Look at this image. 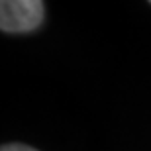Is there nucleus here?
<instances>
[{"mask_svg":"<svg viewBox=\"0 0 151 151\" xmlns=\"http://www.w3.org/2000/svg\"><path fill=\"white\" fill-rule=\"evenodd\" d=\"M2 151H35L28 145H20V143H12V145H4Z\"/></svg>","mask_w":151,"mask_h":151,"instance_id":"obj_2","label":"nucleus"},{"mask_svg":"<svg viewBox=\"0 0 151 151\" xmlns=\"http://www.w3.org/2000/svg\"><path fill=\"white\" fill-rule=\"evenodd\" d=\"M43 2L39 0H4L0 4V28L10 34L32 32L41 24Z\"/></svg>","mask_w":151,"mask_h":151,"instance_id":"obj_1","label":"nucleus"}]
</instances>
